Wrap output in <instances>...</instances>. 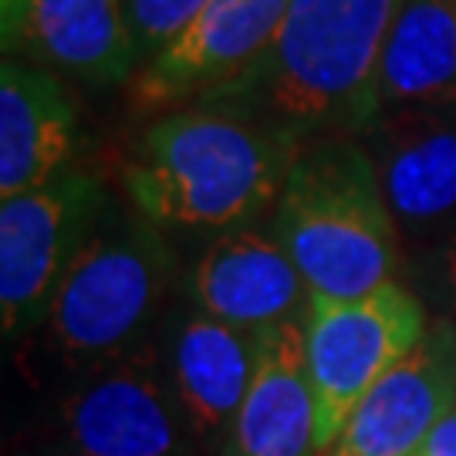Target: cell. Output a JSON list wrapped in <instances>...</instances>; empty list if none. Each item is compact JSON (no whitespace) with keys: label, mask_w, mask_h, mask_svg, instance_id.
<instances>
[{"label":"cell","mask_w":456,"mask_h":456,"mask_svg":"<svg viewBox=\"0 0 456 456\" xmlns=\"http://www.w3.org/2000/svg\"><path fill=\"white\" fill-rule=\"evenodd\" d=\"M379 183L392 220L409 233H436L456 220V109L392 112L382 129Z\"/></svg>","instance_id":"obj_13"},{"label":"cell","mask_w":456,"mask_h":456,"mask_svg":"<svg viewBox=\"0 0 456 456\" xmlns=\"http://www.w3.org/2000/svg\"><path fill=\"white\" fill-rule=\"evenodd\" d=\"M375 88L379 112L456 109V0H403Z\"/></svg>","instance_id":"obj_16"},{"label":"cell","mask_w":456,"mask_h":456,"mask_svg":"<svg viewBox=\"0 0 456 456\" xmlns=\"http://www.w3.org/2000/svg\"><path fill=\"white\" fill-rule=\"evenodd\" d=\"M311 297L355 301L395 274V220L375 159L355 142L331 139L301 149L274 220Z\"/></svg>","instance_id":"obj_3"},{"label":"cell","mask_w":456,"mask_h":456,"mask_svg":"<svg viewBox=\"0 0 456 456\" xmlns=\"http://www.w3.org/2000/svg\"><path fill=\"white\" fill-rule=\"evenodd\" d=\"M75 139V105L48 71L0 68V193H31L58 176Z\"/></svg>","instance_id":"obj_14"},{"label":"cell","mask_w":456,"mask_h":456,"mask_svg":"<svg viewBox=\"0 0 456 456\" xmlns=\"http://www.w3.org/2000/svg\"><path fill=\"white\" fill-rule=\"evenodd\" d=\"M14 4H20V0H4V11H7V7H14Z\"/></svg>","instance_id":"obj_19"},{"label":"cell","mask_w":456,"mask_h":456,"mask_svg":"<svg viewBox=\"0 0 456 456\" xmlns=\"http://www.w3.org/2000/svg\"><path fill=\"white\" fill-rule=\"evenodd\" d=\"M453 406L456 331L440 325L362 399L325 456H416Z\"/></svg>","instance_id":"obj_8"},{"label":"cell","mask_w":456,"mask_h":456,"mask_svg":"<svg viewBox=\"0 0 456 456\" xmlns=\"http://www.w3.org/2000/svg\"><path fill=\"white\" fill-rule=\"evenodd\" d=\"M207 4L210 0H126L139 65L159 54L166 45H173L203 14Z\"/></svg>","instance_id":"obj_17"},{"label":"cell","mask_w":456,"mask_h":456,"mask_svg":"<svg viewBox=\"0 0 456 456\" xmlns=\"http://www.w3.org/2000/svg\"><path fill=\"white\" fill-rule=\"evenodd\" d=\"M193 305L216 322L237 328H274L301 322L311 305L308 284L288 250L254 230L213 240L190 277Z\"/></svg>","instance_id":"obj_11"},{"label":"cell","mask_w":456,"mask_h":456,"mask_svg":"<svg viewBox=\"0 0 456 456\" xmlns=\"http://www.w3.org/2000/svg\"><path fill=\"white\" fill-rule=\"evenodd\" d=\"M102 190L82 173H58L0 207V308L4 331L37 322L102 216Z\"/></svg>","instance_id":"obj_6"},{"label":"cell","mask_w":456,"mask_h":456,"mask_svg":"<svg viewBox=\"0 0 456 456\" xmlns=\"http://www.w3.org/2000/svg\"><path fill=\"white\" fill-rule=\"evenodd\" d=\"M291 0H210L203 14L132 75V105L163 109L216 98L274 45Z\"/></svg>","instance_id":"obj_7"},{"label":"cell","mask_w":456,"mask_h":456,"mask_svg":"<svg viewBox=\"0 0 456 456\" xmlns=\"http://www.w3.org/2000/svg\"><path fill=\"white\" fill-rule=\"evenodd\" d=\"M11 41L92 88L126 82L139 65L126 0H20L4 11Z\"/></svg>","instance_id":"obj_10"},{"label":"cell","mask_w":456,"mask_h":456,"mask_svg":"<svg viewBox=\"0 0 456 456\" xmlns=\"http://www.w3.org/2000/svg\"><path fill=\"white\" fill-rule=\"evenodd\" d=\"M301 325L318 409V446L328 453L355 406L426 338L423 305L389 281L355 301L311 297Z\"/></svg>","instance_id":"obj_5"},{"label":"cell","mask_w":456,"mask_h":456,"mask_svg":"<svg viewBox=\"0 0 456 456\" xmlns=\"http://www.w3.org/2000/svg\"><path fill=\"white\" fill-rule=\"evenodd\" d=\"M152 227L146 216H98L45 311L51 342L61 355L115 359L149 325L173 271V254Z\"/></svg>","instance_id":"obj_4"},{"label":"cell","mask_w":456,"mask_h":456,"mask_svg":"<svg viewBox=\"0 0 456 456\" xmlns=\"http://www.w3.org/2000/svg\"><path fill=\"white\" fill-rule=\"evenodd\" d=\"M416 456H456V406L436 423Z\"/></svg>","instance_id":"obj_18"},{"label":"cell","mask_w":456,"mask_h":456,"mask_svg":"<svg viewBox=\"0 0 456 456\" xmlns=\"http://www.w3.org/2000/svg\"><path fill=\"white\" fill-rule=\"evenodd\" d=\"M264 331L237 328L196 311L173 338V392L190 423L203 433L233 426L254 372L261 365Z\"/></svg>","instance_id":"obj_15"},{"label":"cell","mask_w":456,"mask_h":456,"mask_svg":"<svg viewBox=\"0 0 456 456\" xmlns=\"http://www.w3.org/2000/svg\"><path fill=\"white\" fill-rule=\"evenodd\" d=\"M318 409L305 359V325L264 331L261 365L227 433L224 456H318Z\"/></svg>","instance_id":"obj_12"},{"label":"cell","mask_w":456,"mask_h":456,"mask_svg":"<svg viewBox=\"0 0 456 456\" xmlns=\"http://www.w3.org/2000/svg\"><path fill=\"white\" fill-rule=\"evenodd\" d=\"M297 132L240 105L166 115L142 135L126 190L156 227H233L281 200Z\"/></svg>","instance_id":"obj_1"},{"label":"cell","mask_w":456,"mask_h":456,"mask_svg":"<svg viewBox=\"0 0 456 456\" xmlns=\"http://www.w3.org/2000/svg\"><path fill=\"white\" fill-rule=\"evenodd\" d=\"M403 0H291L274 45L210 102L240 105L301 132L314 122L365 126L379 112V61Z\"/></svg>","instance_id":"obj_2"},{"label":"cell","mask_w":456,"mask_h":456,"mask_svg":"<svg viewBox=\"0 0 456 456\" xmlns=\"http://www.w3.org/2000/svg\"><path fill=\"white\" fill-rule=\"evenodd\" d=\"M65 436L78 456H183L176 403L146 362H122L88 379L61 406Z\"/></svg>","instance_id":"obj_9"}]
</instances>
